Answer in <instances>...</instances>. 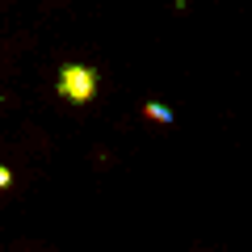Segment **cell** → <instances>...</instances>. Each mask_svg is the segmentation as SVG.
<instances>
[{
	"mask_svg": "<svg viewBox=\"0 0 252 252\" xmlns=\"http://www.w3.org/2000/svg\"><path fill=\"white\" fill-rule=\"evenodd\" d=\"M97 84H101L97 67H89V63H63L59 80H55V93L63 101H72V105H89L97 97Z\"/></svg>",
	"mask_w": 252,
	"mask_h": 252,
	"instance_id": "cell-1",
	"label": "cell"
},
{
	"mask_svg": "<svg viewBox=\"0 0 252 252\" xmlns=\"http://www.w3.org/2000/svg\"><path fill=\"white\" fill-rule=\"evenodd\" d=\"M143 118H152V122H164V126H172V109H168V105H160V101H147V105H143Z\"/></svg>",
	"mask_w": 252,
	"mask_h": 252,
	"instance_id": "cell-2",
	"label": "cell"
},
{
	"mask_svg": "<svg viewBox=\"0 0 252 252\" xmlns=\"http://www.w3.org/2000/svg\"><path fill=\"white\" fill-rule=\"evenodd\" d=\"M13 185V168H4V164H0V189H9Z\"/></svg>",
	"mask_w": 252,
	"mask_h": 252,
	"instance_id": "cell-3",
	"label": "cell"
}]
</instances>
